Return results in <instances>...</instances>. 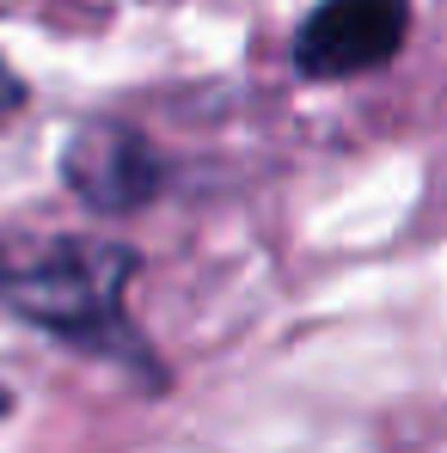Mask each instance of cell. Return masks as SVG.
Instances as JSON below:
<instances>
[{
  "mask_svg": "<svg viewBox=\"0 0 447 453\" xmlns=\"http://www.w3.org/2000/svg\"><path fill=\"white\" fill-rule=\"evenodd\" d=\"M135 276V251L86 233H0V306L68 337L80 349H104L142 362L148 343L123 325V295Z\"/></svg>",
  "mask_w": 447,
  "mask_h": 453,
  "instance_id": "1",
  "label": "cell"
},
{
  "mask_svg": "<svg viewBox=\"0 0 447 453\" xmlns=\"http://www.w3.org/2000/svg\"><path fill=\"white\" fill-rule=\"evenodd\" d=\"M62 184L98 215H129L159 196L166 165L142 129L129 123H86L62 148Z\"/></svg>",
  "mask_w": 447,
  "mask_h": 453,
  "instance_id": "3",
  "label": "cell"
},
{
  "mask_svg": "<svg viewBox=\"0 0 447 453\" xmlns=\"http://www.w3.org/2000/svg\"><path fill=\"white\" fill-rule=\"evenodd\" d=\"M19 104H25V80L12 74V68H6V56H0V117H12Z\"/></svg>",
  "mask_w": 447,
  "mask_h": 453,
  "instance_id": "4",
  "label": "cell"
},
{
  "mask_svg": "<svg viewBox=\"0 0 447 453\" xmlns=\"http://www.w3.org/2000/svg\"><path fill=\"white\" fill-rule=\"evenodd\" d=\"M411 31V0H319L295 31V68L306 80H356L386 68Z\"/></svg>",
  "mask_w": 447,
  "mask_h": 453,
  "instance_id": "2",
  "label": "cell"
}]
</instances>
